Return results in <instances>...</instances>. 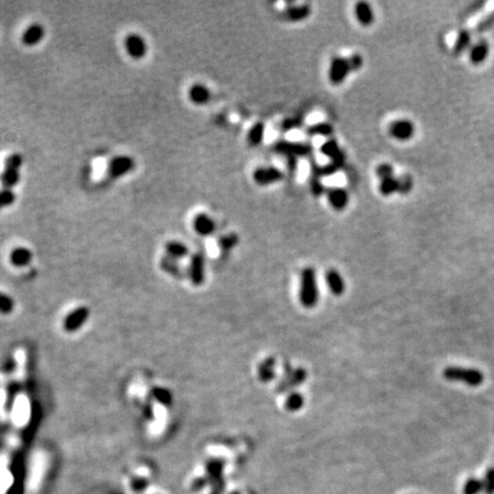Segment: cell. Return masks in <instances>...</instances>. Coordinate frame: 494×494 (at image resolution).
Here are the masks:
<instances>
[{
    "instance_id": "11",
    "label": "cell",
    "mask_w": 494,
    "mask_h": 494,
    "mask_svg": "<svg viewBox=\"0 0 494 494\" xmlns=\"http://www.w3.org/2000/svg\"><path fill=\"white\" fill-rule=\"evenodd\" d=\"M284 174L279 168L274 166H265V167H257L253 172L254 182L258 186L266 187L279 182L283 179Z\"/></svg>"
},
{
    "instance_id": "4",
    "label": "cell",
    "mask_w": 494,
    "mask_h": 494,
    "mask_svg": "<svg viewBox=\"0 0 494 494\" xmlns=\"http://www.w3.org/2000/svg\"><path fill=\"white\" fill-rule=\"evenodd\" d=\"M23 165V157L20 154L9 155L5 160L4 170L0 174V182L5 189H12L20 183L21 167Z\"/></svg>"
},
{
    "instance_id": "39",
    "label": "cell",
    "mask_w": 494,
    "mask_h": 494,
    "mask_svg": "<svg viewBox=\"0 0 494 494\" xmlns=\"http://www.w3.org/2000/svg\"><path fill=\"white\" fill-rule=\"evenodd\" d=\"M14 301L11 298V295H7L6 293L0 292V312L2 313H11L14 309Z\"/></svg>"
},
{
    "instance_id": "31",
    "label": "cell",
    "mask_w": 494,
    "mask_h": 494,
    "mask_svg": "<svg viewBox=\"0 0 494 494\" xmlns=\"http://www.w3.org/2000/svg\"><path fill=\"white\" fill-rule=\"evenodd\" d=\"M238 243L239 237L236 234H227L219 238L218 245L222 252H230L238 245Z\"/></svg>"
},
{
    "instance_id": "37",
    "label": "cell",
    "mask_w": 494,
    "mask_h": 494,
    "mask_svg": "<svg viewBox=\"0 0 494 494\" xmlns=\"http://www.w3.org/2000/svg\"><path fill=\"white\" fill-rule=\"evenodd\" d=\"M482 482L483 492L485 494H494V467L487 470Z\"/></svg>"
},
{
    "instance_id": "25",
    "label": "cell",
    "mask_w": 494,
    "mask_h": 494,
    "mask_svg": "<svg viewBox=\"0 0 494 494\" xmlns=\"http://www.w3.org/2000/svg\"><path fill=\"white\" fill-rule=\"evenodd\" d=\"M224 469V461L221 459L210 460L206 464V475L211 482H220Z\"/></svg>"
},
{
    "instance_id": "35",
    "label": "cell",
    "mask_w": 494,
    "mask_h": 494,
    "mask_svg": "<svg viewBox=\"0 0 494 494\" xmlns=\"http://www.w3.org/2000/svg\"><path fill=\"white\" fill-rule=\"evenodd\" d=\"M16 200V195L12 189H3L0 190V210L5 207L12 206Z\"/></svg>"
},
{
    "instance_id": "7",
    "label": "cell",
    "mask_w": 494,
    "mask_h": 494,
    "mask_svg": "<svg viewBox=\"0 0 494 494\" xmlns=\"http://www.w3.org/2000/svg\"><path fill=\"white\" fill-rule=\"evenodd\" d=\"M89 317V310L85 307H76L67 312L66 316L62 318V329L67 332H75L87 321Z\"/></svg>"
},
{
    "instance_id": "34",
    "label": "cell",
    "mask_w": 494,
    "mask_h": 494,
    "mask_svg": "<svg viewBox=\"0 0 494 494\" xmlns=\"http://www.w3.org/2000/svg\"><path fill=\"white\" fill-rule=\"evenodd\" d=\"M309 186H310V191L313 197H321L323 195H326L327 188L324 186V183L322 182V179L311 177Z\"/></svg>"
},
{
    "instance_id": "27",
    "label": "cell",
    "mask_w": 494,
    "mask_h": 494,
    "mask_svg": "<svg viewBox=\"0 0 494 494\" xmlns=\"http://www.w3.org/2000/svg\"><path fill=\"white\" fill-rule=\"evenodd\" d=\"M265 132H266L265 124L261 122L255 123L251 128H249V131L247 133V142L253 147L261 144V142L263 141V137H265Z\"/></svg>"
},
{
    "instance_id": "36",
    "label": "cell",
    "mask_w": 494,
    "mask_h": 494,
    "mask_svg": "<svg viewBox=\"0 0 494 494\" xmlns=\"http://www.w3.org/2000/svg\"><path fill=\"white\" fill-rule=\"evenodd\" d=\"M398 179V192L401 195H408L413 189V178L409 174H403Z\"/></svg>"
},
{
    "instance_id": "24",
    "label": "cell",
    "mask_w": 494,
    "mask_h": 494,
    "mask_svg": "<svg viewBox=\"0 0 494 494\" xmlns=\"http://www.w3.org/2000/svg\"><path fill=\"white\" fill-rule=\"evenodd\" d=\"M166 256L173 258L175 261H180L186 258L189 255V247L184 243L179 241H170L166 243L165 245Z\"/></svg>"
},
{
    "instance_id": "12",
    "label": "cell",
    "mask_w": 494,
    "mask_h": 494,
    "mask_svg": "<svg viewBox=\"0 0 494 494\" xmlns=\"http://www.w3.org/2000/svg\"><path fill=\"white\" fill-rule=\"evenodd\" d=\"M415 126L408 119H398L389 125V134L391 137L400 142H406L413 137Z\"/></svg>"
},
{
    "instance_id": "13",
    "label": "cell",
    "mask_w": 494,
    "mask_h": 494,
    "mask_svg": "<svg viewBox=\"0 0 494 494\" xmlns=\"http://www.w3.org/2000/svg\"><path fill=\"white\" fill-rule=\"evenodd\" d=\"M321 152L331 160V163H335L342 166V167L345 165V154L341 149L335 138H329V140L323 143L321 147Z\"/></svg>"
},
{
    "instance_id": "38",
    "label": "cell",
    "mask_w": 494,
    "mask_h": 494,
    "mask_svg": "<svg viewBox=\"0 0 494 494\" xmlns=\"http://www.w3.org/2000/svg\"><path fill=\"white\" fill-rule=\"evenodd\" d=\"M375 174L381 181V180H385V179L394 178L395 177V169L390 164L383 163V164H380L377 166L376 169H375Z\"/></svg>"
},
{
    "instance_id": "43",
    "label": "cell",
    "mask_w": 494,
    "mask_h": 494,
    "mask_svg": "<svg viewBox=\"0 0 494 494\" xmlns=\"http://www.w3.org/2000/svg\"><path fill=\"white\" fill-rule=\"evenodd\" d=\"M206 483H207V479L206 478H198L196 479L195 482H193L192 484V488L195 491H198V490H200L201 487H204L206 485Z\"/></svg>"
},
{
    "instance_id": "1",
    "label": "cell",
    "mask_w": 494,
    "mask_h": 494,
    "mask_svg": "<svg viewBox=\"0 0 494 494\" xmlns=\"http://www.w3.org/2000/svg\"><path fill=\"white\" fill-rule=\"evenodd\" d=\"M299 300L301 306L307 309L315 308L319 300L316 271L311 267L304 268L300 275Z\"/></svg>"
},
{
    "instance_id": "40",
    "label": "cell",
    "mask_w": 494,
    "mask_h": 494,
    "mask_svg": "<svg viewBox=\"0 0 494 494\" xmlns=\"http://www.w3.org/2000/svg\"><path fill=\"white\" fill-rule=\"evenodd\" d=\"M493 26H494V11L488 14L485 18H483V20L478 23L476 26V31L478 34H484V32L491 30Z\"/></svg>"
},
{
    "instance_id": "21",
    "label": "cell",
    "mask_w": 494,
    "mask_h": 494,
    "mask_svg": "<svg viewBox=\"0 0 494 494\" xmlns=\"http://www.w3.org/2000/svg\"><path fill=\"white\" fill-rule=\"evenodd\" d=\"M188 96L193 104L204 105L210 102L211 92L205 85L195 84L189 89Z\"/></svg>"
},
{
    "instance_id": "10",
    "label": "cell",
    "mask_w": 494,
    "mask_h": 494,
    "mask_svg": "<svg viewBox=\"0 0 494 494\" xmlns=\"http://www.w3.org/2000/svg\"><path fill=\"white\" fill-rule=\"evenodd\" d=\"M187 272L192 285H202L205 281V257L201 253L192 254Z\"/></svg>"
},
{
    "instance_id": "33",
    "label": "cell",
    "mask_w": 494,
    "mask_h": 494,
    "mask_svg": "<svg viewBox=\"0 0 494 494\" xmlns=\"http://www.w3.org/2000/svg\"><path fill=\"white\" fill-rule=\"evenodd\" d=\"M303 123H304L303 117H301V116L293 117V118H286L280 123L279 128H280V131L284 132V133L290 132V131H293V129H297V128H300L301 126H303Z\"/></svg>"
},
{
    "instance_id": "17",
    "label": "cell",
    "mask_w": 494,
    "mask_h": 494,
    "mask_svg": "<svg viewBox=\"0 0 494 494\" xmlns=\"http://www.w3.org/2000/svg\"><path fill=\"white\" fill-rule=\"evenodd\" d=\"M45 37V27L40 23H32L22 34V43L25 46L38 45Z\"/></svg>"
},
{
    "instance_id": "44",
    "label": "cell",
    "mask_w": 494,
    "mask_h": 494,
    "mask_svg": "<svg viewBox=\"0 0 494 494\" xmlns=\"http://www.w3.org/2000/svg\"><path fill=\"white\" fill-rule=\"evenodd\" d=\"M233 494H241V493H237V492H235V493H233Z\"/></svg>"
},
{
    "instance_id": "18",
    "label": "cell",
    "mask_w": 494,
    "mask_h": 494,
    "mask_svg": "<svg viewBox=\"0 0 494 494\" xmlns=\"http://www.w3.org/2000/svg\"><path fill=\"white\" fill-rule=\"evenodd\" d=\"M325 280L327 284V287L330 288L332 294L335 297H341L345 290V283L343 277L341 276L339 271L335 269H330L326 271Z\"/></svg>"
},
{
    "instance_id": "14",
    "label": "cell",
    "mask_w": 494,
    "mask_h": 494,
    "mask_svg": "<svg viewBox=\"0 0 494 494\" xmlns=\"http://www.w3.org/2000/svg\"><path fill=\"white\" fill-rule=\"evenodd\" d=\"M310 14L311 8L309 5H295L293 3H288L287 7L283 12V18L288 22H301L310 16Z\"/></svg>"
},
{
    "instance_id": "20",
    "label": "cell",
    "mask_w": 494,
    "mask_h": 494,
    "mask_svg": "<svg viewBox=\"0 0 494 494\" xmlns=\"http://www.w3.org/2000/svg\"><path fill=\"white\" fill-rule=\"evenodd\" d=\"M32 258H34V254H32L29 248L23 246L14 248L11 254H9V261L16 268H24L29 266Z\"/></svg>"
},
{
    "instance_id": "5",
    "label": "cell",
    "mask_w": 494,
    "mask_h": 494,
    "mask_svg": "<svg viewBox=\"0 0 494 494\" xmlns=\"http://www.w3.org/2000/svg\"><path fill=\"white\" fill-rule=\"evenodd\" d=\"M284 370V376L277 387V392H285L295 389L297 387L301 386L308 377L306 368L303 367L293 368L289 364H286Z\"/></svg>"
},
{
    "instance_id": "6",
    "label": "cell",
    "mask_w": 494,
    "mask_h": 494,
    "mask_svg": "<svg viewBox=\"0 0 494 494\" xmlns=\"http://www.w3.org/2000/svg\"><path fill=\"white\" fill-rule=\"evenodd\" d=\"M136 167V163L133 157L127 155L116 156L109 161L108 175L112 180H117L126 177L127 174L133 172Z\"/></svg>"
},
{
    "instance_id": "29",
    "label": "cell",
    "mask_w": 494,
    "mask_h": 494,
    "mask_svg": "<svg viewBox=\"0 0 494 494\" xmlns=\"http://www.w3.org/2000/svg\"><path fill=\"white\" fill-rule=\"evenodd\" d=\"M304 406V396L298 391H290L286 397L285 409L289 412H298Z\"/></svg>"
},
{
    "instance_id": "42",
    "label": "cell",
    "mask_w": 494,
    "mask_h": 494,
    "mask_svg": "<svg viewBox=\"0 0 494 494\" xmlns=\"http://www.w3.org/2000/svg\"><path fill=\"white\" fill-rule=\"evenodd\" d=\"M286 165H287V169L290 174H295L299 167L298 158H286Z\"/></svg>"
},
{
    "instance_id": "23",
    "label": "cell",
    "mask_w": 494,
    "mask_h": 494,
    "mask_svg": "<svg viewBox=\"0 0 494 494\" xmlns=\"http://www.w3.org/2000/svg\"><path fill=\"white\" fill-rule=\"evenodd\" d=\"M355 16L356 20L364 26L371 25L374 22V13L371 5L365 2H359L355 5Z\"/></svg>"
},
{
    "instance_id": "28",
    "label": "cell",
    "mask_w": 494,
    "mask_h": 494,
    "mask_svg": "<svg viewBox=\"0 0 494 494\" xmlns=\"http://www.w3.org/2000/svg\"><path fill=\"white\" fill-rule=\"evenodd\" d=\"M307 134L310 136H325L330 137L333 135L334 128L329 123H317L307 128Z\"/></svg>"
},
{
    "instance_id": "3",
    "label": "cell",
    "mask_w": 494,
    "mask_h": 494,
    "mask_svg": "<svg viewBox=\"0 0 494 494\" xmlns=\"http://www.w3.org/2000/svg\"><path fill=\"white\" fill-rule=\"evenodd\" d=\"M276 154L285 158H307L313 156V146L309 142H294L280 140L272 146Z\"/></svg>"
},
{
    "instance_id": "2",
    "label": "cell",
    "mask_w": 494,
    "mask_h": 494,
    "mask_svg": "<svg viewBox=\"0 0 494 494\" xmlns=\"http://www.w3.org/2000/svg\"><path fill=\"white\" fill-rule=\"evenodd\" d=\"M443 377L450 382H462L466 386L476 388L485 380L481 370L472 367L447 366L443 370Z\"/></svg>"
},
{
    "instance_id": "30",
    "label": "cell",
    "mask_w": 494,
    "mask_h": 494,
    "mask_svg": "<svg viewBox=\"0 0 494 494\" xmlns=\"http://www.w3.org/2000/svg\"><path fill=\"white\" fill-rule=\"evenodd\" d=\"M379 190H380L382 196H391L395 192H398V179L397 178H389L381 180L379 184Z\"/></svg>"
},
{
    "instance_id": "15",
    "label": "cell",
    "mask_w": 494,
    "mask_h": 494,
    "mask_svg": "<svg viewBox=\"0 0 494 494\" xmlns=\"http://www.w3.org/2000/svg\"><path fill=\"white\" fill-rule=\"evenodd\" d=\"M326 197L329 204L336 211H342L349 204V193L340 187L327 188Z\"/></svg>"
},
{
    "instance_id": "26",
    "label": "cell",
    "mask_w": 494,
    "mask_h": 494,
    "mask_svg": "<svg viewBox=\"0 0 494 494\" xmlns=\"http://www.w3.org/2000/svg\"><path fill=\"white\" fill-rule=\"evenodd\" d=\"M469 47H472V34H470L469 30H466V29L460 30L454 41V46H453L454 54L456 55L462 54Z\"/></svg>"
},
{
    "instance_id": "41",
    "label": "cell",
    "mask_w": 494,
    "mask_h": 494,
    "mask_svg": "<svg viewBox=\"0 0 494 494\" xmlns=\"http://www.w3.org/2000/svg\"><path fill=\"white\" fill-rule=\"evenodd\" d=\"M348 62H349V66H350V69H352V71L359 70V69L363 67V63H364L363 57L359 54H353L352 56H349Z\"/></svg>"
},
{
    "instance_id": "22",
    "label": "cell",
    "mask_w": 494,
    "mask_h": 494,
    "mask_svg": "<svg viewBox=\"0 0 494 494\" xmlns=\"http://www.w3.org/2000/svg\"><path fill=\"white\" fill-rule=\"evenodd\" d=\"M257 376L261 382H270L276 377V359L267 357L263 359L257 368Z\"/></svg>"
},
{
    "instance_id": "19",
    "label": "cell",
    "mask_w": 494,
    "mask_h": 494,
    "mask_svg": "<svg viewBox=\"0 0 494 494\" xmlns=\"http://www.w3.org/2000/svg\"><path fill=\"white\" fill-rule=\"evenodd\" d=\"M490 54V45L486 40H478L477 43H475L469 50V59L475 66H479L484 61H486V59Z\"/></svg>"
},
{
    "instance_id": "32",
    "label": "cell",
    "mask_w": 494,
    "mask_h": 494,
    "mask_svg": "<svg viewBox=\"0 0 494 494\" xmlns=\"http://www.w3.org/2000/svg\"><path fill=\"white\" fill-rule=\"evenodd\" d=\"M463 494H479L483 492V482L482 479L472 477L464 482L462 487Z\"/></svg>"
},
{
    "instance_id": "8",
    "label": "cell",
    "mask_w": 494,
    "mask_h": 494,
    "mask_svg": "<svg viewBox=\"0 0 494 494\" xmlns=\"http://www.w3.org/2000/svg\"><path fill=\"white\" fill-rule=\"evenodd\" d=\"M350 71H352V69H350L348 59L334 56L330 64L329 79L333 85H340L348 77Z\"/></svg>"
},
{
    "instance_id": "16",
    "label": "cell",
    "mask_w": 494,
    "mask_h": 494,
    "mask_svg": "<svg viewBox=\"0 0 494 494\" xmlns=\"http://www.w3.org/2000/svg\"><path fill=\"white\" fill-rule=\"evenodd\" d=\"M192 225L195 231L199 235V236H211L215 233L216 224L214 222V220L211 218L209 214L206 213H198L192 221Z\"/></svg>"
},
{
    "instance_id": "9",
    "label": "cell",
    "mask_w": 494,
    "mask_h": 494,
    "mask_svg": "<svg viewBox=\"0 0 494 494\" xmlns=\"http://www.w3.org/2000/svg\"><path fill=\"white\" fill-rule=\"evenodd\" d=\"M124 46L127 54L134 60H142L148 53L147 41L138 34L127 35L124 40Z\"/></svg>"
}]
</instances>
